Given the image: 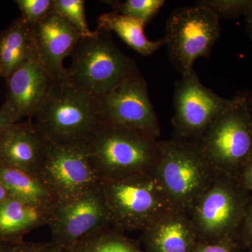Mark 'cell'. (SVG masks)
<instances>
[{
    "label": "cell",
    "instance_id": "obj_1",
    "mask_svg": "<svg viewBox=\"0 0 252 252\" xmlns=\"http://www.w3.org/2000/svg\"><path fill=\"white\" fill-rule=\"evenodd\" d=\"M34 124L50 143L86 147L104 123L99 97L65 80L54 81Z\"/></svg>",
    "mask_w": 252,
    "mask_h": 252
},
{
    "label": "cell",
    "instance_id": "obj_2",
    "mask_svg": "<svg viewBox=\"0 0 252 252\" xmlns=\"http://www.w3.org/2000/svg\"><path fill=\"white\" fill-rule=\"evenodd\" d=\"M159 142L142 131L104 122L86 148L102 182L154 172Z\"/></svg>",
    "mask_w": 252,
    "mask_h": 252
},
{
    "label": "cell",
    "instance_id": "obj_3",
    "mask_svg": "<svg viewBox=\"0 0 252 252\" xmlns=\"http://www.w3.org/2000/svg\"><path fill=\"white\" fill-rule=\"evenodd\" d=\"M70 56L65 81L97 97L140 73L135 60L114 43L110 32L98 28L92 36H83Z\"/></svg>",
    "mask_w": 252,
    "mask_h": 252
},
{
    "label": "cell",
    "instance_id": "obj_4",
    "mask_svg": "<svg viewBox=\"0 0 252 252\" xmlns=\"http://www.w3.org/2000/svg\"><path fill=\"white\" fill-rule=\"evenodd\" d=\"M154 173L173 208L187 213L219 175L196 142L179 137L160 141Z\"/></svg>",
    "mask_w": 252,
    "mask_h": 252
},
{
    "label": "cell",
    "instance_id": "obj_5",
    "mask_svg": "<svg viewBox=\"0 0 252 252\" xmlns=\"http://www.w3.org/2000/svg\"><path fill=\"white\" fill-rule=\"evenodd\" d=\"M111 226L141 231L174 209L154 172L101 182Z\"/></svg>",
    "mask_w": 252,
    "mask_h": 252
},
{
    "label": "cell",
    "instance_id": "obj_6",
    "mask_svg": "<svg viewBox=\"0 0 252 252\" xmlns=\"http://www.w3.org/2000/svg\"><path fill=\"white\" fill-rule=\"evenodd\" d=\"M196 142L219 175L238 179L252 158V130L246 99L238 93Z\"/></svg>",
    "mask_w": 252,
    "mask_h": 252
},
{
    "label": "cell",
    "instance_id": "obj_7",
    "mask_svg": "<svg viewBox=\"0 0 252 252\" xmlns=\"http://www.w3.org/2000/svg\"><path fill=\"white\" fill-rule=\"evenodd\" d=\"M251 195L238 179L217 176L187 212L198 241L237 239Z\"/></svg>",
    "mask_w": 252,
    "mask_h": 252
},
{
    "label": "cell",
    "instance_id": "obj_8",
    "mask_svg": "<svg viewBox=\"0 0 252 252\" xmlns=\"http://www.w3.org/2000/svg\"><path fill=\"white\" fill-rule=\"evenodd\" d=\"M220 34V19L207 8L195 4L175 9L163 37L170 62L185 75L197 59L210 54Z\"/></svg>",
    "mask_w": 252,
    "mask_h": 252
},
{
    "label": "cell",
    "instance_id": "obj_9",
    "mask_svg": "<svg viewBox=\"0 0 252 252\" xmlns=\"http://www.w3.org/2000/svg\"><path fill=\"white\" fill-rule=\"evenodd\" d=\"M37 177L56 202L77 198L101 185L86 147H64L48 141Z\"/></svg>",
    "mask_w": 252,
    "mask_h": 252
},
{
    "label": "cell",
    "instance_id": "obj_10",
    "mask_svg": "<svg viewBox=\"0 0 252 252\" xmlns=\"http://www.w3.org/2000/svg\"><path fill=\"white\" fill-rule=\"evenodd\" d=\"M200 82L194 69L176 83L172 125L177 137L198 142L214 121L233 104Z\"/></svg>",
    "mask_w": 252,
    "mask_h": 252
},
{
    "label": "cell",
    "instance_id": "obj_11",
    "mask_svg": "<svg viewBox=\"0 0 252 252\" xmlns=\"http://www.w3.org/2000/svg\"><path fill=\"white\" fill-rule=\"evenodd\" d=\"M48 225L51 241L69 252L81 239L111 226L101 185L77 198L56 202Z\"/></svg>",
    "mask_w": 252,
    "mask_h": 252
},
{
    "label": "cell",
    "instance_id": "obj_12",
    "mask_svg": "<svg viewBox=\"0 0 252 252\" xmlns=\"http://www.w3.org/2000/svg\"><path fill=\"white\" fill-rule=\"evenodd\" d=\"M99 99L104 122L160 137L158 119L140 73L122 81Z\"/></svg>",
    "mask_w": 252,
    "mask_h": 252
},
{
    "label": "cell",
    "instance_id": "obj_13",
    "mask_svg": "<svg viewBox=\"0 0 252 252\" xmlns=\"http://www.w3.org/2000/svg\"><path fill=\"white\" fill-rule=\"evenodd\" d=\"M31 26L36 56L54 81L65 80L64 60L83 37L67 21L53 11Z\"/></svg>",
    "mask_w": 252,
    "mask_h": 252
},
{
    "label": "cell",
    "instance_id": "obj_14",
    "mask_svg": "<svg viewBox=\"0 0 252 252\" xmlns=\"http://www.w3.org/2000/svg\"><path fill=\"white\" fill-rule=\"evenodd\" d=\"M6 81L7 95L4 104L18 122L24 118L34 119L54 83L41 65L36 51Z\"/></svg>",
    "mask_w": 252,
    "mask_h": 252
},
{
    "label": "cell",
    "instance_id": "obj_15",
    "mask_svg": "<svg viewBox=\"0 0 252 252\" xmlns=\"http://www.w3.org/2000/svg\"><path fill=\"white\" fill-rule=\"evenodd\" d=\"M46 145L32 120L14 123L0 136V165L37 175Z\"/></svg>",
    "mask_w": 252,
    "mask_h": 252
},
{
    "label": "cell",
    "instance_id": "obj_16",
    "mask_svg": "<svg viewBox=\"0 0 252 252\" xmlns=\"http://www.w3.org/2000/svg\"><path fill=\"white\" fill-rule=\"evenodd\" d=\"M141 233L144 252H192L198 241L188 214L175 209L162 214Z\"/></svg>",
    "mask_w": 252,
    "mask_h": 252
},
{
    "label": "cell",
    "instance_id": "obj_17",
    "mask_svg": "<svg viewBox=\"0 0 252 252\" xmlns=\"http://www.w3.org/2000/svg\"><path fill=\"white\" fill-rule=\"evenodd\" d=\"M53 207L8 197L0 203V241H20L32 230L49 225Z\"/></svg>",
    "mask_w": 252,
    "mask_h": 252
},
{
    "label": "cell",
    "instance_id": "obj_18",
    "mask_svg": "<svg viewBox=\"0 0 252 252\" xmlns=\"http://www.w3.org/2000/svg\"><path fill=\"white\" fill-rule=\"evenodd\" d=\"M34 52L31 26L20 16L0 32V76L6 79Z\"/></svg>",
    "mask_w": 252,
    "mask_h": 252
},
{
    "label": "cell",
    "instance_id": "obj_19",
    "mask_svg": "<svg viewBox=\"0 0 252 252\" xmlns=\"http://www.w3.org/2000/svg\"><path fill=\"white\" fill-rule=\"evenodd\" d=\"M145 25L140 21L119 14L118 13H104L97 19V28L114 32L127 45L143 56L154 54L165 45L164 38L157 41L149 40L144 34Z\"/></svg>",
    "mask_w": 252,
    "mask_h": 252
},
{
    "label": "cell",
    "instance_id": "obj_20",
    "mask_svg": "<svg viewBox=\"0 0 252 252\" xmlns=\"http://www.w3.org/2000/svg\"><path fill=\"white\" fill-rule=\"evenodd\" d=\"M0 183L9 196L21 201L47 206L56 203L37 175L0 165Z\"/></svg>",
    "mask_w": 252,
    "mask_h": 252
},
{
    "label": "cell",
    "instance_id": "obj_21",
    "mask_svg": "<svg viewBox=\"0 0 252 252\" xmlns=\"http://www.w3.org/2000/svg\"><path fill=\"white\" fill-rule=\"evenodd\" d=\"M72 252H144L140 244L112 226L94 231L81 239Z\"/></svg>",
    "mask_w": 252,
    "mask_h": 252
},
{
    "label": "cell",
    "instance_id": "obj_22",
    "mask_svg": "<svg viewBox=\"0 0 252 252\" xmlns=\"http://www.w3.org/2000/svg\"><path fill=\"white\" fill-rule=\"evenodd\" d=\"M164 4V0H126L111 3L114 12L135 18L145 26L158 14Z\"/></svg>",
    "mask_w": 252,
    "mask_h": 252
},
{
    "label": "cell",
    "instance_id": "obj_23",
    "mask_svg": "<svg viewBox=\"0 0 252 252\" xmlns=\"http://www.w3.org/2000/svg\"><path fill=\"white\" fill-rule=\"evenodd\" d=\"M54 12L56 13L74 28L83 36H92L86 21L85 1L84 0H54Z\"/></svg>",
    "mask_w": 252,
    "mask_h": 252
},
{
    "label": "cell",
    "instance_id": "obj_24",
    "mask_svg": "<svg viewBox=\"0 0 252 252\" xmlns=\"http://www.w3.org/2000/svg\"><path fill=\"white\" fill-rule=\"evenodd\" d=\"M252 0H202L195 4L212 11L220 18H235L245 16Z\"/></svg>",
    "mask_w": 252,
    "mask_h": 252
},
{
    "label": "cell",
    "instance_id": "obj_25",
    "mask_svg": "<svg viewBox=\"0 0 252 252\" xmlns=\"http://www.w3.org/2000/svg\"><path fill=\"white\" fill-rule=\"evenodd\" d=\"M21 17L30 26L36 24L54 11V0H16Z\"/></svg>",
    "mask_w": 252,
    "mask_h": 252
},
{
    "label": "cell",
    "instance_id": "obj_26",
    "mask_svg": "<svg viewBox=\"0 0 252 252\" xmlns=\"http://www.w3.org/2000/svg\"><path fill=\"white\" fill-rule=\"evenodd\" d=\"M241 245L236 238L213 241H198L192 252H242Z\"/></svg>",
    "mask_w": 252,
    "mask_h": 252
},
{
    "label": "cell",
    "instance_id": "obj_27",
    "mask_svg": "<svg viewBox=\"0 0 252 252\" xmlns=\"http://www.w3.org/2000/svg\"><path fill=\"white\" fill-rule=\"evenodd\" d=\"M237 240L241 247L248 248L252 243V195L239 229Z\"/></svg>",
    "mask_w": 252,
    "mask_h": 252
},
{
    "label": "cell",
    "instance_id": "obj_28",
    "mask_svg": "<svg viewBox=\"0 0 252 252\" xmlns=\"http://www.w3.org/2000/svg\"><path fill=\"white\" fill-rule=\"evenodd\" d=\"M41 243L26 242L23 240L20 241H0V252H35Z\"/></svg>",
    "mask_w": 252,
    "mask_h": 252
},
{
    "label": "cell",
    "instance_id": "obj_29",
    "mask_svg": "<svg viewBox=\"0 0 252 252\" xmlns=\"http://www.w3.org/2000/svg\"><path fill=\"white\" fill-rule=\"evenodd\" d=\"M238 180L244 188L252 195V158L244 167Z\"/></svg>",
    "mask_w": 252,
    "mask_h": 252
},
{
    "label": "cell",
    "instance_id": "obj_30",
    "mask_svg": "<svg viewBox=\"0 0 252 252\" xmlns=\"http://www.w3.org/2000/svg\"><path fill=\"white\" fill-rule=\"evenodd\" d=\"M18 122L15 119L12 113L4 103L0 107V136L5 129L11 124Z\"/></svg>",
    "mask_w": 252,
    "mask_h": 252
},
{
    "label": "cell",
    "instance_id": "obj_31",
    "mask_svg": "<svg viewBox=\"0 0 252 252\" xmlns=\"http://www.w3.org/2000/svg\"><path fill=\"white\" fill-rule=\"evenodd\" d=\"M35 252H69L53 242L41 243Z\"/></svg>",
    "mask_w": 252,
    "mask_h": 252
},
{
    "label": "cell",
    "instance_id": "obj_32",
    "mask_svg": "<svg viewBox=\"0 0 252 252\" xmlns=\"http://www.w3.org/2000/svg\"><path fill=\"white\" fill-rule=\"evenodd\" d=\"M245 16L247 32L252 41V2Z\"/></svg>",
    "mask_w": 252,
    "mask_h": 252
},
{
    "label": "cell",
    "instance_id": "obj_33",
    "mask_svg": "<svg viewBox=\"0 0 252 252\" xmlns=\"http://www.w3.org/2000/svg\"><path fill=\"white\" fill-rule=\"evenodd\" d=\"M8 197H9V195H8L6 189H5L3 185L0 183V203L4 201L5 199L7 198Z\"/></svg>",
    "mask_w": 252,
    "mask_h": 252
},
{
    "label": "cell",
    "instance_id": "obj_34",
    "mask_svg": "<svg viewBox=\"0 0 252 252\" xmlns=\"http://www.w3.org/2000/svg\"><path fill=\"white\" fill-rule=\"evenodd\" d=\"M240 94H243L244 97L246 99L247 102L249 104H252V91H242Z\"/></svg>",
    "mask_w": 252,
    "mask_h": 252
},
{
    "label": "cell",
    "instance_id": "obj_35",
    "mask_svg": "<svg viewBox=\"0 0 252 252\" xmlns=\"http://www.w3.org/2000/svg\"><path fill=\"white\" fill-rule=\"evenodd\" d=\"M248 106H249V109H250V123H251V128H252V104H248Z\"/></svg>",
    "mask_w": 252,
    "mask_h": 252
},
{
    "label": "cell",
    "instance_id": "obj_36",
    "mask_svg": "<svg viewBox=\"0 0 252 252\" xmlns=\"http://www.w3.org/2000/svg\"><path fill=\"white\" fill-rule=\"evenodd\" d=\"M248 251L246 252H252V243L248 247Z\"/></svg>",
    "mask_w": 252,
    "mask_h": 252
}]
</instances>
